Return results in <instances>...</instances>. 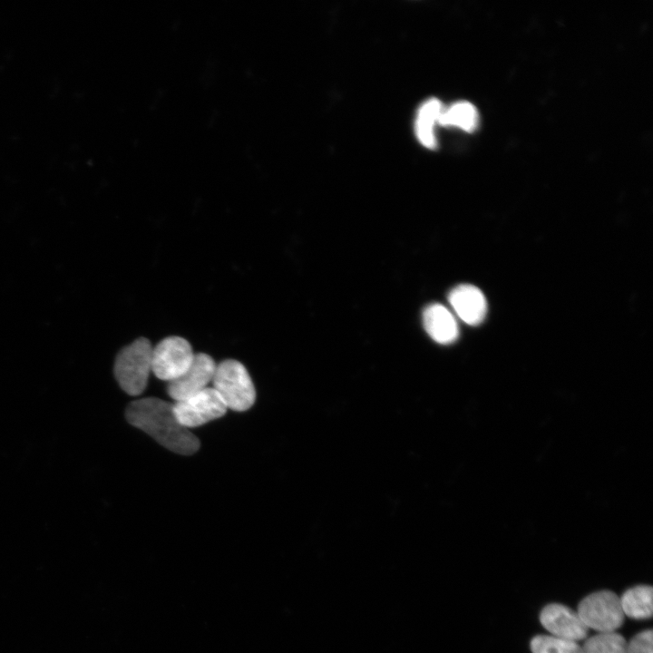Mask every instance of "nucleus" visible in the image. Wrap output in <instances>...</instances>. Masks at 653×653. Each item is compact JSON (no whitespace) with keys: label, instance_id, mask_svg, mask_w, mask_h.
<instances>
[{"label":"nucleus","instance_id":"nucleus-1","mask_svg":"<svg viewBox=\"0 0 653 653\" xmlns=\"http://www.w3.org/2000/svg\"><path fill=\"white\" fill-rule=\"evenodd\" d=\"M126 418L174 453L190 455L200 448L199 439L177 420L173 404L161 399L148 397L132 402Z\"/></svg>","mask_w":653,"mask_h":653},{"label":"nucleus","instance_id":"nucleus-4","mask_svg":"<svg viewBox=\"0 0 653 653\" xmlns=\"http://www.w3.org/2000/svg\"><path fill=\"white\" fill-rule=\"evenodd\" d=\"M578 615L587 628L600 633L614 632L624 621L619 597L600 590L585 597L578 605Z\"/></svg>","mask_w":653,"mask_h":653},{"label":"nucleus","instance_id":"nucleus-11","mask_svg":"<svg viewBox=\"0 0 653 653\" xmlns=\"http://www.w3.org/2000/svg\"><path fill=\"white\" fill-rule=\"evenodd\" d=\"M443 110L441 102L435 98L425 101L418 110L415 120V134L419 141L426 148L435 149L436 138L434 125Z\"/></svg>","mask_w":653,"mask_h":653},{"label":"nucleus","instance_id":"nucleus-3","mask_svg":"<svg viewBox=\"0 0 653 653\" xmlns=\"http://www.w3.org/2000/svg\"><path fill=\"white\" fill-rule=\"evenodd\" d=\"M211 382L212 388L219 395L227 408L242 412L253 405L256 398L254 385L240 362L228 359L217 365Z\"/></svg>","mask_w":653,"mask_h":653},{"label":"nucleus","instance_id":"nucleus-16","mask_svg":"<svg viewBox=\"0 0 653 653\" xmlns=\"http://www.w3.org/2000/svg\"><path fill=\"white\" fill-rule=\"evenodd\" d=\"M627 653H652V630H644L627 643Z\"/></svg>","mask_w":653,"mask_h":653},{"label":"nucleus","instance_id":"nucleus-5","mask_svg":"<svg viewBox=\"0 0 653 653\" xmlns=\"http://www.w3.org/2000/svg\"><path fill=\"white\" fill-rule=\"evenodd\" d=\"M194 356L190 344L183 337H166L152 347L151 371L156 377L169 383L190 367Z\"/></svg>","mask_w":653,"mask_h":653},{"label":"nucleus","instance_id":"nucleus-10","mask_svg":"<svg viewBox=\"0 0 653 653\" xmlns=\"http://www.w3.org/2000/svg\"><path fill=\"white\" fill-rule=\"evenodd\" d=\"M423 322L428 335L437 343L448 345L458 338V324L450 310L441 304L426 307Z\"/></svg>","mask_w":653,"mask_h":653},{"label":"nucleus","instance_id":"nucleus-8","mask_svg":"<svg viewBox=\"0 0 653 653\" xmlns=\"http://www.w3.org/2000/svg\"><path fill=\"white\" fill-rule=\"evenodd\" d=\"M540 621L554 637L563 639L577 641L588 635L589 629L578 613L562 604L545 606L541 611Z\"/></svg>","mask_w":653,"mask_h":653},{"label":"nucleus","instance_id":"nucleus-12","mask_svg":"<svg viewBox=\"0 0 653 653\" xmlns=\"http://www.w3.org/2000/svg\"><path fill=\"white\" fill-rule=\"evenodd\" d=\"M624 615L635 619L652 616V587L638 585L627 590L619 598Z\"/></svg>","mask_w":653,"mask_h":653},{"label":"nucleus","instance_id":"nucleus-14","mask_svg":"<svg viewBox=\"0 0 653 653\" xmlns=\"http://www.w3.org/2000/svg\"><path fill=\"white\" fill-rule=\"evenodd\" d=\"M580 653H627V641L616 632L599 633L586 639Z\"/></svg>","mask_w":653,"mask_h":653},{"label":"nucleus","instance_id":"nucleus-6","mask_svg":"<svg viewBox=\"0 0 653 653\" xmlns=\"http://www.w3.org/2000/svg\"><path fill=\"white\" fill-rule=\"evenodd\" d=\"M173 411L179 423L189 429L223 416L227 406L215 389L207 387L176 402Z\"/></svg>","mask_w":653,"mask_h":653},{"label":"nucleus","instance_id":"nucleus-13","mask_svg":"<svg viewBox=\"0 0 653 653\" xmlns=\"http://www.w3.org/2000/svg\"><path fill=\"white\" fill-rule=\"evenodd\" d=\"M478 122V112L468 102H458L443 109L438 120V123L443 126H454L466 132L474 131Z\"/></svg>","mask_w":653,"mask_h":653},{"label":"nucleus","instance_id":"nucleus-2","mask_svg":"<svg viewBox=\"0 0 653 653\" xmlns=\"http://www.w3.org/2000/svg\"><path fill=\"white\" fill-rule=\"evenodd\" d=\"M152 346L144 337L123 347L116 356L114 375L121 388L130 395H141L151 372Z\"/></svg>","mask_w":653,"mask_h":653},{"label":"nucleus","instance_id":"nucleus-9","mask_svg":"<svg viewBox=\"0 0 653 653\" xmlns=\"http://www.w3.org/2000/svg\"><path fill=\"white\" fill-rule=\"evenodd\" d=\"M448 300L456 315L467 325L481 324L487 313V301L475 286L462 284L451 290Z\"/></svg>","mask_w":653,"mask_h":653},{"label":"nucleus","instance_id":"nucleus-7","mask_svg":"<svg viewBox=\"0 0 653 653\" xmlns=\"http://www.w3.org/2000/svg\"><path fill=\"white\" fill-rule=\"evenodd\" d=\"M216 365L211 356L196 354L190 367L180 377L169 382V395L178 402L204 390L212 381Z\"/></svg>","mask_w":653,"mask_h":653},{"label":"nucleus","instance_id":"nucleus-15","mask_svg":"<svg viewBox=\"0 0 653 653\" xmlns=\"http://www.w3.org/2000/svg\"><path fill=\"white\" fill-rule=\"evenodd\" d=\"M531 650L532 653H580V646L576 641L539 635L531 639Z\"/></svg>","mask_w":653,"mask_h":653}]
</instances>
